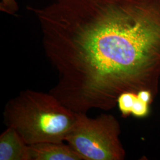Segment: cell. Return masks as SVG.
Returning <instances> with one entry per match:
<instances>
[{"instance_id":"1","label":"cell","mask_w":160,"mask_h":160,"mask_svg":"<svg viewBox=\"0 0 160 160\" xmlns=\"http://www.w3.org/2000/svg\"><path fill=\"white\" fill-rule=\"evenodd\" d=\"M58 73L49 92L75 113L109 110L160 80V0H52L28 7Z\"/></svg>"},{"instance_id":"2","label":"cell","mask_w":160,"mask_h":160,"mask_svg":"<svg viewBox=\"0 0 160 160\" xmlns=\"http://www.w3.org/2000/svg\"><path fill=\"white\" fill-rule=\"evenodd\" d=\"M7 127L14 129L28 145L62 142L74 126L77 113L49 92L26 90L6 104Z\"/></svg>"},{"instance_id":"3","label":"cell","mask_w":160,"mask_h":160,"mask_svg":"<svg viewBox=\"0 0 160 160\" xmlns=\"http://www.w3.org/2000/svg\"><path fill=\"white\" fill-rule=\"evenodd\" d=\"M120 127L112 114L91 118L77 113L65 141L84 160H123L126 151L120 141Z\"/></svg>"},{"instance_id":"4","label":"cell","mask_w":160,"mask_h":160,"mask_svg":"<svg viewBox=\"0 0 160 160\" xmlns=\"http://www.w3.org/2000/svg\"><path fill=\"white\" fill-rule=\"evenodd\" d=\"M30 160H82L69 144L47 142L29 145Z\"/></svg>"},{"instance_id":"5","label":"cell","mask_w":160,"mask_h":160,"mask_svg":"<svg viewBox=\"0 0 160 160\" xmlns=\"http://www.w3.org/2000/svg\"><path fill=\"white\" fill-rule=\"evenodd\" d=\"M0 160H30L29 145L11 127L0 136Z\"/></svg>"},{"instance_id":"6","label":"cell","mask_w":160,"mask_h":160,"mask_svg":"<svg viewBox=\"0 0 160 160\" xmlns=\"http://www.w3.org/2000/svg\"><path fill=\"white\" fill-rule=\"evenodd\" d=\"M137 95L136 92H125L118 97L117 106H118L122 116L126 118L131 115L132 109Z\"/></svg>"},{"instance_id":"7","label":"cell","mask_w":160,"mask_h":160,"mask_svg":"<svg viewBox=\"0 0 160 160\" xmlns=\"http://www.w3.org/2000/svg\"><path fill=\"white\" fill-rule=\"evenodd\" d=\"M150 105L141 100L137 95L132 109L131 115L137 118H145L149 113Z\"/></svg>"},{"instance_id":"8","label":"cell","mask_w":160,"mask_h":160,"mask_svg":"<svg viewBox=\"0 0 160 160\" xmlns=\"http://www.w3.org/2000/svg\"><path fill=\"white\" fill-rule=\"evenodd\" d=\"M19 10L16 0H0V11L7 14L14 16Z\"/></svg>"}]
</instances>
